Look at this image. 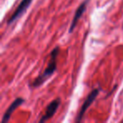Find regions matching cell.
I'll return each instance as SVG.
<instances>
[{
	"mask_svg": "<svg viewBox=\"0 0 123 123\" xmlns=\"http://www.w3.org/2000/svg\"><path fill=\"white\" fill-rule=\"evenodd\" d=\"M122 27H123V26H122Z\"/></svg>",
	"mask_w": 123,
	"mask_h": 123,
	"instance_id": "52a82bcc",
	"label": "cell"
},
{
	"mask_svg": "<svg viewBox=\"0 0 123 123\" xmlns=\"http://www.w3.org/2000/svg\"><path fill=\"white\" fill-rule=\"evenodd\" d=\"M60 104H61L60 99H56L51 101V102L48 105L47 107H46V111H45V113L43 114V116H41V120H40V122L41 123L45 122V121H46L47 120L51 119V118L54 116L55 113H56V110L58 109Z\"/></svg>",
	"mask_w": 123,
	"mask_h": 123,
	"instance_id": "277c9868",
	"label": "cell"
},
{
	"mask_svg": "<svg viewBox=\"0 0 123 123\" xmlns=\"http://www.w3.org/2000/svg\"><path fill=\"white\" fill-rule=\"evenodd\" d=\"M24 102H25V99L23 98H17L15 100L13 101L12 104L9 105V107L6 110L5 113L4 114V116H3V119H2V123H7L9 121V119H10L11 116H12V113L14 111V110L19 107V105H21Z\"/></svg>",
	"mask_w": 123,
	"mask_h": 123,
	"instance_id": "8992f818",
	"label": "cell"
},
{
	"mask_svg": "<svg viewBox=\"0 0 123 123\" xmlns=\"http://www.w3.org/2000/svg\"><path fill=\"white\" fill-rule=\"evenodd\" d=\"M32 0H21L20 4H19V6L17 7V9H15V11L14 12V14L11 15V17L8 20V24L11 25L18 19L29 8V6L31 5Z\"/></svg>",
	"mask_w": 123,
	"mask_h": 123,
	"instance_id": "3957f363",
	"label": "cell"
},
{
	"mask_svg": "<svg viewBox=\"0 0 123 123\" xmlns=\"http://www.w3.org/2000/svg\"><path fill=\"white\" fill-rule=\"evenodd\" d=\"M99 93V89H94L89 93V94L88 95V97L86 98V99L84 100V104L81 106V109L79 111V113L78 115V117L76 119V122H79V121L82 120L83 116H84V113L86 112V111L88 110V108L92 105V103L94 101V99H96V97L98 96Z\"/></svg>",
	"mask_w": 123,
	"mask_h": 123,
	"instance_id": "7a4b0ae2",
	"label": "cell"
},
{
	"mask_svg": "<svg viewBox=\"0 0 123 123\" xmlns=\"http://www.w3.org/2000/svg\"><path fill=\"white\" fill-rule=\"evenodd\" d=\"M58 54H59V47H56L55 49L52 50L51 53V58H50L49 63L48 66L45 71L38 76L32 83H31V87L33 88H37L42 85L51 75L55 73L56 69V57H57Z\"/></svg>",
	"mask_w": 123,
	"mask_h": 123,
	"instance_id": "6da1fadb",
	"label": "cell"
},
{
	"mask_svg": "<svg viewBox=\"0 0 123 123\" xmlns=\"http://www.w3.org/2000/svg\"><path fill=\"white\" fill-rule=\"evenodd\" d=\"M88 3H89V0H84V2H83L82 4L79 6V8L77 9L75 14H74V19H73L72 24H71V26H70V29H69V33H72L73 31H74V28H75L77 23L79 22V19L82 17V15L84 14V13L85 12Z\"/></svg>",
	"mask_w": 123,
	"mask_h": 123,
	"instance_id": "5b68a950",
	"label": "cell"
}]
</instances>
